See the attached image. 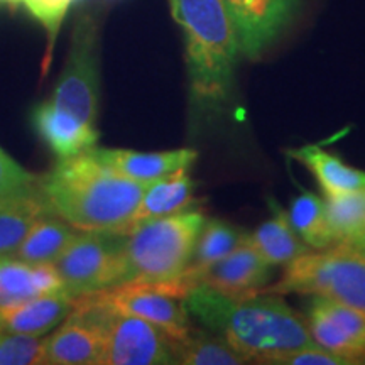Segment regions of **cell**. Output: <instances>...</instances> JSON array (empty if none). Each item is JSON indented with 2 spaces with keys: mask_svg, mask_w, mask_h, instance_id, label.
Instances as JSON below:
<instances>
[{
  "mask_svg": "<svg viewBox=\"0 0 365 365\" xmlns=\"http://www.w3.org/2000/svg\"><path fill=\"white\" fill-rule=\"evenodd\" d=\"M185 304L190 317L222 336L247 364L276 365L282 355L314 341L304 318L281 294L235 299L202 282L186 294Z\"/></svg>",
  "mask_w": 365,
  "mask_h": 365,
  "instance_id": "6da1fadb",
  "label": "cell"
},
{
  "mask_svg": "<svg viewBox=\"0 0 365 365\" xmlns=\"http://www.w3.org/2000/svg\"><path fill=\"white\" fill-rule=\"evenodd\" d=\"M170 7L185 34L191 113L215 117L234 100L240 54L225 0H170Z\"/></svg>",
  "mask_w": 365,
  "mask_h": 365,
  "instance_id": "7a4b0ae2",
  "label": "cell"
},
{
  "mask_svg": "<svg viewBox=\"0 0 365 365\" xmlns=\"http://www.w3.org/2000/svg\"><path fill=\"white\" fill-rule=\"evenodd\" d=\"M39 185L53 212L78 230L125 234L149 182L129 180L83 153L58 159Z\"/></svg>",
  "mask_w": 365,
  "mask_h": 365,
  "instance_id": "3957f363",
  "label": "cell"
},
{
  "mask_svg": "<svg viewBox=\"0 0 365 365\" xmlns=\"http://www.w3.org/2000/svg\"><path fill=\"white\" fill-rule=\"evenodd\" d=\"M262 293L322 296L365 314V239L309 250L287 264L284 276Z\"/></svg>",
  "mask_w": 365,
  "mask_h": 365,
  "instance_id": "277c9868",
  "label": "cell"
},
{
  "mask_svg": "<svg viewBox=\"0 0 365 365\" xmlns=\"http://www.w3.org/2000/svg\"><path fill=\"white\" fill-rule=\"evenodd\" d=\"M205 222L202 212L191 210L134 228L127 234L122 284L161 282L181 276Z\"/></svg>",
  "mask_w": 365,
  "mask_h": 365,
  "instance_id": "5b68a950",
  "label": "cell"
},
{
  "mask_svg": "<svg viewBox=\"0 0 365 365\" xmlns=\"http://www.w3.org/2000/svg\"><path fill=\"white\" fill-rule=\"evenodd\" d=\"M125 242L127 234L120 230H80L54 262L65 291L78 298L120 286L124 281Z\"/></svg>",
  "mask_w": 365,
  "mask_h": 365,
  "instance_id": "8992f818",
  "label": "cell"
},
{
  "mask_svg": "<svg viewBox=\"0 0 365 365\" xmlns=\"http://www.w3.org/2000/svg\"><path fill=\"white\" fill-rule=\"evenodd\" d=\"M51 102L95 127L100 102V73L98 29L91 16H81L75 22L66 66L54 86Z\"/></svg>",
  "mask_w": 365,
  "mask_h": 365,
  "instance_id": "52a82bcc",
  "label": "cell"
},
{
  "mask_svg": "<svg viewBox=\"0 0 365 365\" xmlns=\"http://www.w3.org/2000/svg\"><path fill=\"white\" fill-rule=\"evenodd\" d=\"M107 291L115 309L153 323L173 340H185L193 330L185 304L191 287L181 276L161 282H125Z\"/></svg>",
  "mask_w": 365,
  "mask_h": 365,
  "instance_id": "ba28073f",
  "label": "cell"
},
{
  "mask_svg": "<svg viewBox=\"0 0 365 365\" xmlns=\"http://www.w3.org/2000/svg\"><path fill=\"white\" fill-rule=\"evenodd\" d=\"M176 364V340L143 318L113 313L105 330L102 365Z\"/></svg>",
  "mask_w": 365,
  "mask_h": 365,
  "instance_id": "9c48e42d",
  "label": "cell"
},
{
  "mask_svg": "<svg viewBox=\"0 0 365 365\" xmlns=\"http://www.w3.org/2000/svg\"><path fill=\"white\" fill-rule=\"evenodd\" d=\"M312 339L352 365L365 364V314L336 301L313 296L304 317Z\"/></svg>",
  "mask_w": 365,
  "mask_h": 365,
  "instance_id": "30bf717a",
  "label": "cell"
},
{
  "mask_svg": "<svg viewBox=\"0 0 365 365\" xmlns=\"http://www.w3.org/2000/svg\"><path fill=\"white\" fill-rule=\"evenodd\" d=\"M301 0H225L240 54L255 59L293 21Z\"/></svg>",
  "mask_w": 365,
  "mask_h": 365,
  "instance_id": "8fae6325",
  "label": "cell"
},
{
  "mask_svg": "<svg viewBox=\"0 0 365 365\" xmlns=\"http://www.w3.org/2000/svg\"><path fill=\"white\" fill-rule=\"evenodd\" d=\"M271 267L249 240H245L228 257L210 267L203 274L202 282L230 298L244 299L261 294L264 287H267L272 274Z\"/></svg>",
  "mask_w": 365,
  "mask_h": 365,
  "instance_id": "7c38bea8",
  "label": "cell"
},
{
  "mask_svg": "<svg viewBox=\"0 0 365 365\" xmlns=\"http://www.w3.org/2000/svg\"><path fill=\"white\" fill-rule=\"evenodd\" d=\"M88 153L100 163L107 164L122 176L139 182H153L182 168H191L198 153L195 149L139 153L129 149H90Z\"/></svg>",
  "mask_w": 365,
  "mask_h": 365,
  "instance_id": "4fadbf2b",
  "label": "cell"
},
{
  "mask_svg": "<svg viewBox=\"0 0 365 365\" xmlns=\"http://www.w3.org/2000/svg\"><path fill=\"white\" fill-rule=\"evenodd\" d=\"M33 124L41 139L58 159L88 153L98 140V132L73 113L58 108L53 102L41 103L33 112Z\"/></svg>",
  "mask_w": 365,
  "mask_h": 365,
  "instance_id": "5bb4252c",
  "label": "cell"
},
{
  "mask_svg": "<svg viewBox=\"0 0 365 365\" xmlns=\"http://www.w3.org/2000/svg\"><path fill=\"white\" fill-rule=\"evenodd\" d=\"M193 195L195 181L190 176V168H182V170L149 182L125 234H130L134 228L144 225V223L191 212L195 207Z\"/></svg>",
  "mask_w": 365,
  "mask_h": 365,
  "instance_id": "9a60e30c",
  "label": "cell"
},
{
  "mask_svg": "<svg viewBox=\"0 0 365 365\" xmlns=\"http://www.w3.org/2000/svg\"><path fill=\"white\" fill-rule=\"evenodd\" d=\"M75 301V296L61 289L12 307H0V330L33 336L46 335L65 322Z\"/></svg>",
  "mask_w": 365,
  "mask_h": 365,
  "instance_id": "2e32d148",
  "label": "cell"
},
{
  "mask_svg": "<svg viewBox=\"0 0 365 365\" xmlns=\"http://www.w3.org/2000/svg\"><path fill=\"white\" fill-rule=\"evenodd\" d=\"M54 213L38 181L0 198V255H14L39 218Z\"/></svg>",
  "mask_w": 365,
  "mask_h": 365,
  "instance_id": "e0dca14e",
  "label": "cell"
},
{
  "mask_svg": "<svg viewBox=\"0 0 365 365\" xmlns=\"http://www.w3.org/2000/svg\"><path fill=\"white\" fill-rule=\"evenodd\" d=\"M103 350L102 333L68 318L43 341L44 365H102Z\"/></svg>",
  "mask_w": 365,
  "mask_h": 365,
  "instance_id": "ac0fdd59",
  "label": "cell"
},
{
  "mask_svg": "<svg viewBox=\"0 0 365 365\" xmlns=\"http://www.w3.org/2000/svg\"><path fill=\"white\" fill-rule=\"evenodd\" d=\"M291 158L303 164L314 176L327 198H336L365 190V173L349 166L340 158L318 145H303L287 150Z\"/></svg>",
  "mask_w": 365,
  "mask_h": 365,
  "instance_id": "d6986e66",
  "label": "cell"
},
{
  "mask_svg": "<svg viewBox=\"0 0 365 365\" xmlns=\"http://www.w3.org/2000/svg\"><path fill=\"white\" fill-rule=\"evenodd\" d=\"M249 234L244 228L222 220H207L200 230L186 271L181 274L191 287L202 284L203 274L240 247Z\"/></svg>",
  "mask_w": 365,
  "mask_h": 365,
  "instance_id": "ffe728a7",
  "label": "cell"
},
{
  "mask_svg": "<svg viewBox=\"0 0 365 365\" xmlns=\"http://www.w3.org/2000/svg\"><path fill=\"white\" fill-rule=\"evenodd\" d=\"M269 207L272 208V217L249 234L247 240L271 266H287L303 254H308L309 247L294 230L289 213L274 200H269Z\"/></svg>",
  "mask_w": 365,
  "mask_h": 365,
  "instance_id": "44dd1931",
  "label": "cell"
},
{
  "mask_svg": "<svg viewBox=\"0 0 365 365\" xmlns=\"http://www.w3.org/2000/svg\"><path fill=\"white\" fill-rule=\"evenodd\" d=\"M78 234V228L68 223L65 218L58 217L56 213H51L34 223L14 257L31 266L54 264Z\"/></svg>",
  "mask_w": 365,
  "mask_h": 365,
  "instance_id": "7402d4cb",
  "label": "cell"
},
{
  "mask_svg": "<svg viewBox=\"0 0 365 365\" xmlns=\"http://www.w3.org/2000/svg\"><path fill=\"white\" fill-rule=\"evenodd\" d=\"M289 220L301 240L309 249L323 250L336 244L330 220H328L327 202L313 193H303L291 202Z\"/></svg>",
  "mask_w": 365,
  "mask_h": 365,
  "instance_id": "603a6c76",
  "label": "cell"
},
{
  "mask_svg": "<svg viewBox=\"0 0 365 365\" xmlns=\"http://www.w3.org/2000/svg\"><path fill=\"white\" fill-rule=\"evenodd\" d=\"M176 364L181 365H242L244 357L217 333L191 330L185 340L176 341Z\"/></svg>",
  "mask_w": 365,
  "mask_h": 365,
  "instance_id": "cb8c5ba5",
  "label": "cell"
},
{
  "mask_svg": "<svg viewBox=\"0 0 365 365\" xmlns=\"http://www.w3.org/2000/svg\"><path fill=\"white\" fill-rule=\"evenodd\" d=\"M327 212L336 242L365 239V190L327 198Z\"/></svg>",
  "mask_w": 365,
  "mask_h": 365,
  "instance_id": "d4e9b609",
  "label": "cell"
},
{
  "mask_svg": "<svg viewBox=\"0 0 365 365\" xmlns=\"http://www.w3.org/2000/svg\"><path fill=\"white\" fill-rule=\"evenodd\" d=\"M38 296L33 266L14 255H0V307H12Z\"/></svg>",
  "mask_w": 365,
  "mask_h": 365,
  "instance_id": "484cf974",
  "label": "cell"
},
{
  "mask_svg": "<svg viewBox=\"0 0 365 365\" xmlns=\"http://www.w3.org/2000/svg\"><path fill=\"white\" fill-rule=\"evenodd\" d=\"M39 336L0 331V365H44Z\"/></svg>",
  "mask_w": 365,
  "mask_h": 365,
  "instance_id": "4316f807",
  "label": "cell"
},
{
  "mask_svg": "<svg viewBox=\"0 0 365 365\" xmlns=\"http://www.w3.org/2000/svg\"><path fill=\"white\" fill-rule=\"evenodd\" d=\"M2 2L11 4V6H24L41 24L48 31V56H46V65L49 63L54 41L59 33L63 17L66 16L68 7L73 0H2Z\"/></svg>",
  "mask_w": 365,
  "mask_h": 365,
  "instance_id": "83f0119b",
  "label": "cell"
},
{
  "mask_svg": "<svg viewBox=\"0 0 365 365\" xmlns=\"http://www.w3.org/2000/svg\"><path fill=\"white\" fill-rule=\"evenodd\" d=\"M276 365H352L340 355L323 349L317 341L307 346H301L293 352L282 355Z\"/></svg>",
  "mask_w": 365,
  "mask_h": 365,
  "instance_id": "f1b7e54d",
  "label": "cell"
},
{
  "mask_svg": "<svg viewBox=\"0 0 365 365\" xmlns=\"http://www.w3.org/2000/svg\"><path fill=\"white\" fill-rule=\"evenodd\" d=\"M38 181V176L27 173L0 148V198L16 193Z\"/></svg>",
  "mask_w": 365,
  "mask_h": 365,
  "instance_id": "f546056e",
  "label": "cell"
},
{
  "mask_svg": "<svg viewBox=\"0 0 365 365\" xmlns=\"http://www.w3.org/2000/svg\"><path fill=\"white\" fill-rule=\"evenodd\" d=\"M33 279L41 296L53 294L65 289L61 276H59L54 264H38V266H33Z\"/></svg>",
  "mask_w": 365,
  "mask_h": 365,
  "instance_id": "4dcf8cb0",
  "label": "cell"
},
{
  "mask_svg": "<svg viewBox=\"0 0 365 365\" xmlns=\"http://www.w3.org/2000/svg\"><path fill=\"white\" fill-rule=\"evenodd\" d=\"M0 331H2V330H0Z\"/></svg>",
  "mask_w": 365,
  "mask_h": 365,
  "instance_id": "1f68e13d",
  "label": "cell"
}]
</instances>
